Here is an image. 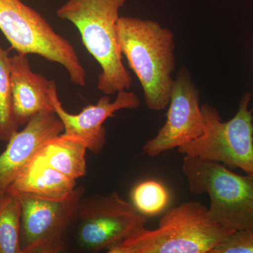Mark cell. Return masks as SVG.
Returning a JSON list of instances; mask_svg holds the SVG:
<instances>
[{
  "label": "cell",
  "mask_w": 253,
  "mask_h": 253,
  "mask_svg": "<svg viewBox=\"0 0 253 253\" xmlns=\"http://www.w3.org/2000/svg\"><path fill=\"white\" fill-rule=\"evenodd\" d=\"M18 128L13 110L10 56L0 43V140L7 142Z\"/></svg>",
  "instance_id": "obj_16"
},
{
  "label": "cell",
  "mask_w": 253,
  "mask_h": 253,
  "mask_svg": "<svg viewBox=\"0 0 253 253\" xmlns=\"http://www.w3.org/2000/svg\"><path fill=\"white\" fill-rule=\"evenodd\" d=\"M131 204L146 217L163 212L170 201L169 191L163 183L147 179L136 184L131 193Z\"/></svg>",
  "instance_id": "obj_17"
},
{
  "label": "cell",
  "mask_w": 253,
  "mask_h": 253,
  "mask_svg": "<svg viewBox=\"0 0 253 253\" xmlns=\"http://www.w3.org/2000/svg\"><path fill=\"white\" fill-rule=\"evenodd\" d=\"M76 187V179L50 166L38 153L9 191L38 199L61 201L69 197Z\"/></svg>",
  "instance_id": "obj_13"
},
{
  "label": "cell",
  "mask_w": 253,
  "mask_h": 253,
  "mask_svg": "<svg viewBox=\"0 0 253 253\" xmlns=\"http://www.w3.org/2000/svg\"><path fill=\"white\" fill-rule=\"evenodd\" d=\"M183 174L189 191L206 194L208 217L234 231L253 230V173L236 174L221 163L184 156Z\"/></svg>",
  "instance_id": "obj_4"
},
{
  "label": "cell",
  "mask_w": 253,
  "mask_h": 253,
  "mask_svg": "<svg viewBox=\"0 0 253 253\" xmlns=\"http://www.w3.org/2000/svg\"><path fill=\"white\" fill-rule=\"evenodd\" d=\"M147 220L117 193L83 196L75 220L78 244L89 252L108 251L146 225Z\"/></svg>",
  "instance_id": "obj_7"
},
{
  "label": "cell",
  "mask_w": 253,
  "mask_h": 253,
  "mask_svg": "<svg viewBox=\"0 0 253 253\" xmlns=\"http://www.w3.org/2000/svg\"><path fill=\"white\" fill-rule=\"evenodd\" d=\"M212 253H253V230L234 231Z\"/></svg>",
  "instance_id": "obj_18"
},
{
  "label": "cell",
  "mask_w": 253,
  "mask_h": 253,
  "mask_svg": "<svg viewBox=\"0 0 253 253\" xmlns=\"http://www.w3.org/2000/svg\"><path fill=\"white\" fill-rule=\"evenodd\" d=\"M0 31L18 54L38 55L59 63L71 83L86 85V71L73 44L21 0H0Z\"/></svg>",
  "instance_id": "obj_5"
},
{
  "label": "cell",
  "mask_w": 253,
  "mask_h": 253,
  "mask_svg": "<svg viewBox=\"0 0 253 253\" xmlns=\"http://www.w3.org/2000/svg\"><path fill=\"white\" fill-rule=\"evenodd\" d=\"M64 131L55 112H42L16 131L0 154V194L9 191L18 176L38 154L48 139Z\"/></svg>",
  "instance_id": "obj_11"
},
{
  "label": "cell",
  "mask_w": 253,
  "mask_h": 253,
  "mask_svg": "<svg viewBox=\"0 0 253 253\" xmlns=\"http://www.w3.org/2000/svg\"><path fill=\"white\" fill-rule=\"evenodd\" d=\"M167 120L158 134L143 146L145 154L156 157L199 138L204 131V118L199 91L186 68L179 70L168 105Z\"/></svg>",
  "instance_id": "obj_9"
},
{
  "label": "cell",
  "mask_w": 253,
  "mask_h": 253,
  "mask_svg": "<svg viewBox=\"0 0 253 253\" xmlns=\"http://www.w3.org/2000/svg\"><path fill=\"white\" fill-rule=\"evenodd\" d=\"M234 231L216 224L208 208L189 201L168 210L157 228L142 226L109 253H212Z\"/></svg>",
  "instance_id": "obj_3"
},
{
  "label": "cell",
  "mask_w": 253,
  "mask_h": 253,
  "mask_svg": "<svg viewBox=\"0 0 253 253\" xmlns=\"http://www.w3.org/2000/svg\"><path fill=\"white\" fill-rule=\"evenodd\" d=\"M21 201L8 191L0 194V253H23L20 245Z\"/></svg>",
  "instance_id": "obj_15"
},
{
  "label": "cell",
  "mask_w": 253,
  "mask_h": 253,
  "mask_svg": "<svg viewBox=\"0 0 253 253\" xmlns=\"http://www.w3.org/2000/svg\"><path fill=\"white\" fill-rule=\"evenodd\" d=\"M87 150L84 141L62 132L48 139L38 154L50 166L76 180L86 175Z\"/></svg>",
  "instance_id": "obj_14"
},
{
  "label": "cell",
  "mask_w": 253,
  "mask_h": 253,
  "mask_svg": "<svg viewBox=\"0 0 253 253\" xmlns=\"http://www.w3.org/2000/svg\"><path fill=\"white\" fill-rule=\"evenodd\" d=\"M50 97L63 126V133L84 141L91 152L99 154L106 143V130L104 123L115 113L123 109L134 110L140 106L137 95L128 89L118 91L116 99L111 101L109 95L101 96L96 104H89L77 114L68 113L63 107L57 86L54 81L50 86Z\"/></svg>",
  "instance_id": "obj_10"
},
{
  "label": "cell",
  "mask_w": 253,
  "mask_h": 253,
  "mask_svg": "<svg viewBox=\"0 0 253 253\" xmlns=\"http://www.w3.org/2000/svg\"><path fill=\"white\" fill-rule=\"evenodd\" d=\"M251 93H245L235 116L222 121L220 113L211 105L201 106L204 131L195 140L177 150L190 156L224 165L231 169L253 173V116L249 109Z\"/></svg>",
  "instance_id": "obj_6"
},
{
  "label": "cell",
  "mask_w": 253,
  "mask_h": 253,
  "mask_svg": "<svg viewBox=\"0 0 253 253\" xmlns=\"http://www.w3.org/2000/svg\"><path fill=\"white\" fill-rule=\"evenodd\" d=\"M84 193V187H76L69 197L61 201L15 193L22 208L20 245L23 253L63 252Z\"/></svg>",
  "instance_id": "obj_8"
},
{
  "label": "cell",
  "mask_w": 253,
  "mask_h": 253,
  "mask_svg": "<svg viewBox=\"0 0 253 253\" xmlns=\"http://www.w3.org/2000/svg\"><path fill=\"white\" fill-rule=\"evenodd\" d=\"M118 38L123 56L135 73L148 109L161 111L168 107L175 69L174 34L154 20L121 16Z\"/></svg>",
  "instance_id": "obj_1"
},
{
  "label": "cell",
  "mask_w": 253,
  "mask_h": 253,
  "mask_svg": "<svg viewBox=\"0 0 253 253\" xmlns=\"http://www.w3.org/2000/svg\"><path fill=\"white\" fill-rule=\"evenodd\" d=\"M27 56L17 53L10 56L13 110L19 126L38 113L54 112L49 93L52 81L33 72Z\"/></svg>",
  "instance_id": "obj_12"
},
{
  "label": "cell",
  "mask_w": 253,
  "mask_h": 253,
  "mask_svg": "<svg viewBox=\"0 0 253 253\" xmlns=\"http://www.w3.org/2000/svg\"><path fill=\"white\" fill-rule=\"evenodd\" d=\"M126 0H68L58 18L73 23L88 52L101 67L97 87L106 95L129 89L132 79L123 62L118 38L120 11Z\"/></svg>",
  "instance_id": "obj_2"
}]
</instances>
